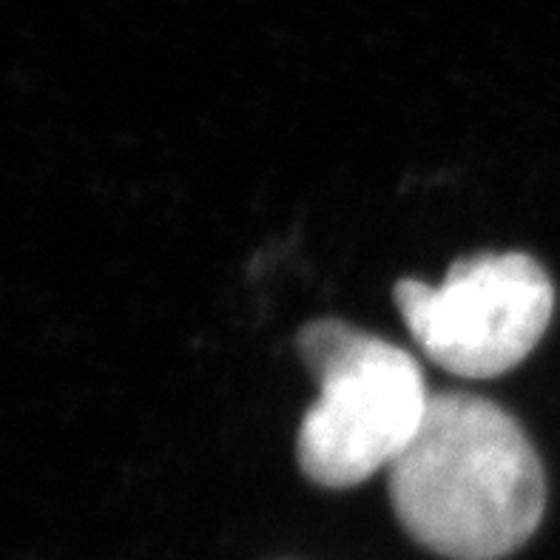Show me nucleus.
<instances>
[{"instance_id": "f257e3e1", "label": "nucleus", "mask_w": 560, "mask_h": 560, "mask_svg": "<svg viewBox=\"0 0 560 560\" xmlns=\"http://www.w3.org/2000/svg\"><path fill=\"white\" fill-rule=\"evenodd\" d=\"M398 524L450 560H501L538 533L544 464L515 416L472 393L430 398L416 439L387 469Z\"/></svg>"}, {"instance_id": "7ed1b4c3", "label": "nucleus", "mask_w": 560, "mask_h": 560, "mask_svg": "<svg viewBox=\"0 0 560 560\" xmlns=\"http://www.w3.org/2000/svg\"><path fill=\"white\" fill-rule=\"evenodd\" d=\"M421 353L462 378H495L538 348L555 313V284L529 254L455 259L444 282L401 279L393 288Z\"/></svg>"}, {"instance_id": "f03ea898", "label": "nucleus", "mask_w": 560, "mask_h": 560, "mask_svg": "<svg viewBox=\"0 0 560 560\" xmlns=\"http://www.w3.org/2000/svg\"><path fill=\"white\" fill-rule=\"evenodd\" d=\"M296 353L319 384L296 433L302 476L325 490H350L390 469L433 398L419 362L341 319L307 322L296 334Z\"/></svg>"}]
</instances>
